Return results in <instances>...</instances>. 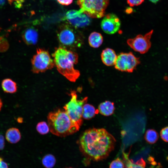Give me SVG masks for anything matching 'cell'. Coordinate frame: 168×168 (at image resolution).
I'll use <instances>...</instances> for the list:
<instances>
[{
    "mask_svg": "<svg viewBox=\"0 0 168 168\" xmlns=\"http://www.w3.org/2000/svg\"><path fill=\"white\" fill-rule=\"evenodd\" d=\"M116 142L114 137L104 128H90L80 137L81 150L88 157L95 161L106 158L114 150Z\"/></svg>",
    "mask_w": 168,
    "mask_h": 168,
    "instance_id": "obj_1",
    "label": "cell"
},
{
    "mask_svg": "<svg viewBox=\"0 0 168 168\" xmlns=\"http://www.w3.org/2000/svg\"><path fill=\"white\" fill-rule=\"evenodd\" d=\"M52 56L58 72L69 81L75 82L80 75L79 71L74 67L78 62L77 54L60 46L55 49Z\"/></svg>",
    "mask_w": 168,
    "mask_h": 168,
    "instance_id": "obj_2",
    "label": "cell"
},
{
    "mask_svg": "<svg viewBox=\"0 0 168 168\" xmlns=\"http://www.w3.org/2000/svg\"><path fill=\"white\" fill-rule=\"evenodd\" d=\"M47 119L51 132L58 136L64 137L72 134L80 128L72 121L65 110L59 109L50 112Z\"/></svg>",
    "mask_w": 168,
    "mask_h": 168,
    "instance_id": "obj_3",
    "label": "cell"
},
{
    "mask_svg": "<svg viewBox=\"0 0 168 168\" xmlns=\"http://www.w3.org/2000/svg\"><path fill=\"white\" fill-rule=\"evenodd\" d=\"M57 35L60 46L68 49L79 47L83 42L79 33L68 24H63L60 26Z\"/></svg>",
    "mask_w": 168,
    "mask_h": 168,
    "instance_id": "obj_4",
    "label": "cell"
},
{
    "mask_svg": "<svg viewBox=\"0 0 168 168\" xmlns=\"http://www.w3.org/2000/svg\"><path fill=\"white\" fill-rule=\"evenodd\" d=\"M110 0H77V3L82 13L92 18H99L105 15Z\"/></svg>",
    "mask_w": 168,
    "mask_h": 168,
    "instance_id": "obj_5",
    "label": "cell"
},
{
    "mask_svg": "<svg viewBox=\"0 0 168 168\" xmlns=\"http://www.w3.org/2000/svg\"><path fill=\"white\" fill-rule=\"evenodd\" d=\"M70 100L63 107L71 119L76 124L80 127L82 123V113L83 106L86 103L88 97H86L81 100L77 99L76 92H70Z\"/></svg>",
    "mask_w": 168,
    "mask_h": 168,
    "instance_id": "obj_6",
    "label": "cell"
},
{
    "mask_svg": "<svg viewBox=\"0 0 168 168\" xmlns=\"http://www.w3.org/2000/svg\"><path fill=\"white\" fill-rule=\"evenodd\" d=\"M31 63L32 72L37 73L51 69L55 66L54 59L52 58L49 52L40 48L37 49Z\"/></svg>",
    "mask_w": 168,
    "mask_h": 168,
    "instance_id": "obj_7",
    "label": "cell"
},
{
    "mask_svg": "<svg viewBox=\"0 0 168 168\" xmlns=\"http://www.w3.org/2000/svg\"><path fill=\"white\" fill-rule=\"evenodd\" d=\"M140 63L139 58L131 52L121 53L117 56L114 65L120 71L132 72Z\"/></svg>",
    "mask_w": 168,
    "mask_h": 168,
    "instance_id": "obj_8",
    "label": "cell"
},
{
    "mask_svg": "<svg viewBox=\"0 0 168 168\" xmlns=\"http://www.w3.org/2000/svg\"><path fill=\"white\" fill-rule=\"evenodd\" d=\"M153 30L144 35H138L132 39L127 40L128 44L134 51L142 54L147 52L151 47L150 40Z\"/></svg>",
    "mask_w": 168,
    "mask_h": 168,
    "instance_id": "obj_9",
    "label": "cell"
},
{
    "mask_svg": "<svg viewBox=\"0 0 168 168\" xmlns=\"http://www.w3.org/2000/svg\"><path fill=\"white\" fill-rule=\"evenodd\" d=\"M89 17L79 10H69L66 15V18L70 24L77 28L83 27L88 26L91 22Z\"/></svg>",
    "mask_w": 168,
    "mask_h": 168,
    "instance_id": "obj_10",
    "label": "cell"
},
{
    "mask_svg": "<svg viewBox=\"0 0 168 168\" xmlns=\"http://www.w3.org/2000/svg\"><path fill=\"white\" fill-rule=\"evenodd\" d=\"M101 22V27L106 33L113 34L119 29L121 22L119 18L115 14L109 13L103 17Z\"/></svg>",
    "mask_w": 168,
    "mask_h": 168,
    "instance_id": "obj_11",
    "label": "cell"
},
{
    "mask_svg": "<svg viewBox=\"0 0 168 168\" xmlns=\"http://www.w3.org/2000/svg\"><path fill=\"white\" fill-rule=\"evenodd\" d=\"M22 38L27 44H35L37 43L38 38L37 30L33 27L27 28L23 33Z\"/></svg>",
    "mask_w": 168,
    "mask_h": 168,
    "instance_id": "obj_12",
    "label": "cell"
},
{
    "mask_svg": "<svg viewBox=\"0 0 168 168\" xmlns=\"http://www.w3.org/2000/svg\"><path fill=\"white\" fill-rule=\"evenodd\" d=\"M117 55L114 51L110 48L103 50L101 54L102 61L105 65L110 66L114 65Z\"/></svg>",
    "mask_w": 168,
    "mask_h": 168,
    "instance_id": "obj_13",
    "label": "cell"
},
{
    "mask_svg": "<svg viewBox=\"0 0 168 168\" xmlns=\"http://www.w3.org/2000/svg\"><path fill=\"white\" fill-rule=\"evenodd\" d=\"M114 103L109 101H106L99 105L98 110L99 112L101 114L105 116H109L114 113Z\"/></svg>",
    "mask_w": 168,
    "mask_h": 168,
    "instance_id": "obj_14",
    "label": "cell"
},
{
    "mask_svg": "<svg viewBox=\"0 0 168 168\" xmlns=\"http://www.w3.org/2000/svg\"><path fill=\"white\" fill-rule=\"evenodd\" d=\"M124 157L125 161L126 168H146V163L142 158L134 162L132 160L129 159L128 156L125 154H124ZM150 168H160V166L156 168L152 167Z\"/></svg>",
    "mask_w": 168,
    "mask_h": 168,
    "instance_id": "obj_15",
    "label": "cell"
},
{
    "mask_svg": "<svg viewBox=\"0 0 168 168\" xmlns=\"http://www.w3.org/2000/svg\"><path fill=\"white\" fill-rule=\"evenodd\" d=\"M6 138L9 142L15 143L20 141L21 138V134L19 130L16 128H9L6 132Z\"/></svg>",
    "mask_w": 168,
    "mask_h": 168,
    "instance_id": "obj_16",
    "label": "cell"
},
{
    "mask_svg": "<svg viewBox=\"0 0 168 168\" xmlns=\"http://www.w3.org/2000/svg\"><path fill=\"white\" fill-rule=\"evenodd\" d=\"M103 42V37L100 33L93 32H92L88 37V42L90 45L94 48L99 47Z\"/></svg>",
    "mask_w": 168,
    "mask_h": 168,
    "instance_id": "obj_17",
    "label": "cell"
},
{
    "mask_svg": "<svg viewBox=\"0 0 168 168\" xmlns=\"http://www.w3.org/2000/svg\"><path fill=\"white\" fill-rule=\"evenodd\" d=\"M98 112V110H96L93 105L86 103L83 106L82 117L86 119H89L94 117Z\"/></svg>",
    "mask_w": 168,
    "mask_h": 168,
    "instance_id": "obj_18",
    "label": "cell"
},
{
    "mask_svg": "<svg viewBox=\"0 0 168 168\" xmlns=\"http://www.w3.org/2000/svg\"><path fill=\"white\" fill-rule=\"evenodd\" d=\"M2 86L3 90L7 93H13L17 91L16 83L10 79H6L3 80Z\"/></svg>",
    "mask_w": 168,
    "mask_h": 168,
    "instance_id": "obj_19",
    "label": "cell"
},
{
    "mask_svg": "<svg viewBox=\"0 0 168 168\" xmlns=\"http://www.w3.org/2000/svg\"><path fill=\"white\" fill-rule=\"evenodd\" d=\"M159 137L157 132L153 129L147 130L144 136L146 141L150 144H153L156 143L158 140Z\"/></svg>",
    "mask_w": 168,
    "mask_h": 168,
    "instance_id": "obj_20",
    "label": "cell"
},
{
    "mask_svg": "<svg viewBox=\"0 0 168 168\" xmlns=\"http://www.w3.org/2000/svg\"><path fill=\"white\" fill-rule=\"evenodd\" d=\"M56 162L55 157L51 154L46 155L42 160L43 165L46 168H52L55 165Z\"/></svg>",
    "mask_w": 168,
    "mask_h": 168,
    "instance_id": "obj_21",
    "label": "cell"
},
{
    "mask_svg": "<svg viewBox=\"0 0 168 168\" xmlns=\"http://www.w3.org/2000/svg\"><path fill=\"white\" fill-rule=\"evenodd\" d=\"M37 131L41 134L48 133L49 131L48 125L45 122H41L38 124L36 127Z\"/></svg>",
    "mask_w": 168,
    "mask_h": 168,
    "instance_id": "obj_22",
    "label": "cell"
},
{
    "mask_svg": "<svg viewBox=\"0 0 168 168\" xmlns=\"http://www.w3.org/2000/svg\"><path fill=\"white\" fill-rule=\"evenodd\" d=\"M110 168H125L124 162L119 158L113 161L110 163Z\"/></svg>",
    "mask_w": 168,
    "mask_h": 168,
    "instance_id": "obj_23",
    "label": "cell"
},
{
    "mask_svg": "<svg viewBox=\"0 0 168 168\" xmlns=\"http://www.w3.org/2000/svg\"><path fill=\"white\" fill-rule=\"evenodd\" d=\"M160 135L162 140L165 142H168V126L162 129Z\"/></svg>",
    "mask_w": 168,
    "mask_h": 168,
    "instance_id": "obj_24",
    "label": "cell"
},
{
    "mask_svg": "<svg viewBox=\"0 0 168 168\" xmlns=\"http://www.w3.org/2000/svg\"><path fill=\"white\" fill-rule=\"evenodd\" d=\"M144 0H127L128 3L131 7L138 6L141 4Z\"/></svg>",
    "mask_w": 168,
    "mask_h": 168,
    "instance_id": "obj_25",
    "label": "cell"
},
{
    "mask_svg": "<svg viewBox=\"0 0 168 168\" xmlns=\"http://www.w3.org/2000/svg\"><path fill=\"white\" fill-rule=\"evenodd\" d=\"M73 0H57V2L63 5L68 6L71 4Z\"/></svg>",
    "mask_w": 168,
    "mask_h": 168,
    "instance_id": "obj_26",
    "label": "cell"
},
{
    "mask_svg": "<svg viewBox=\"0 0 168 168\" xmlns=\"http://www.w3.org/2000/svg\"><path fill=\"white\" fill-rule=\"evenodd\" d=\"M25 0H14L13 2L15 7L17 8H20L22 6V3Z\"/></svg>",
    "mask_w": 168,
    "mask_h": 168,
    "instance_id": "obj_27",
    "label": "cell"
},
{
    "mask_svg": "<svg viewBox=\"0 0 168 168\" xmlns=\"http://www.w3.org/2000/svg\"><path fill=\"white\" fill-rule=\"evenodd\" d=\"M5 142L4 137L0 134V150L3 149L4 147Z\"/></svg>",
    "mask_w": 168,
    "mask_h": 168,
    "instance_id": "obj_28",
    "label": "cell"
},
{
    "mask_svg": "<svg viewBox=\"0 0 168 168\" xmlns=\"http://www.w3.org/2000/svg\"><path fill=\"white\" fill-rule=\"evenodd\" d=\"M0 168H8L7 163L1 157H0Z\"/></svg>",
    "mask_w": 168,
    "mask_h": 168,
    "instance_id": "obj_29",
    "label": "cell"
},
{
    "mask_svg": "<svg viewBox=\"0 0 168 168\" xmlns=\"http://www.w3.org/2000/svg\"><path fill=\"white\" fill-rule=\"evenodd\" d=\"M6 0H0V8H2L5 5Z\"/></svg>",
    "mask_w": 168,
    "mask_h": 168,
    "instance_id": "obj_30",
    "label": "cell"
},
{
    "mask_svg": "<svg viewBox=\"0 0 168 168\" xmlns=\"http://www.w3.org/2000/svg\"><path fill=\"white\" fill-rule=\"evenodd\" d=\"M152 2L156 3L159 0H149Z\"/></svg>",
    "mask_w": 168,
    "mask_h": 168,
    "instance_id": "obj_31",
    "label": "cell"
},
{
    "mask_svg": "<svg viewBox=\"0 0 168 168\" xmlns=\"http://www.w3.org/2000/svg\"><path fill=\"white\" fill-rule=\"evenodd\" d=\"M2 106V102L1 99L0 98V111Z\"/></svg>",
    "mask_w": 168,
    "mask_h": 168,
    "instance_id": "obj_32",
    "label": "cell"
},
{
    "mask_svg": "<svg viewBox=\"0 0 168 168\" xmlns=\"http://www.w3.org/2000/svg\"><path fill=\"white\" fill-rule=\"evenodd\" d=\"M14 1V0H8V2L10 4H12L13 3Z\"/></svg>",
    "mask_w": 168,
    "mask_h": 168,
    "instance_id": "obj_33",
    "label": "cell"
},
{
    "mask_svg": "<svg viewBox=\"0 0 168 168\" xmlns=\"http://www.w3.org/2000/svg\"><path fill=\"white\" fill-rule=\"evenodd\" d=\"M71 168V167H69V168Z\"/></svg>",
    "mask_w": 168,
    "mask_h": 168,
    "instance_id": "obj_34",
    "label": "cell"
},
{
    "mask_svg": "<svg viewBox=\"0 0 168 168\" xmlns=\"http://www.w3.org/2000/svg\"></svg>",
    "mask_w": 168,
    "mask_h": 168,
    "instance_id": "obj_35",
    "label": "cell"
}]
</instances>
